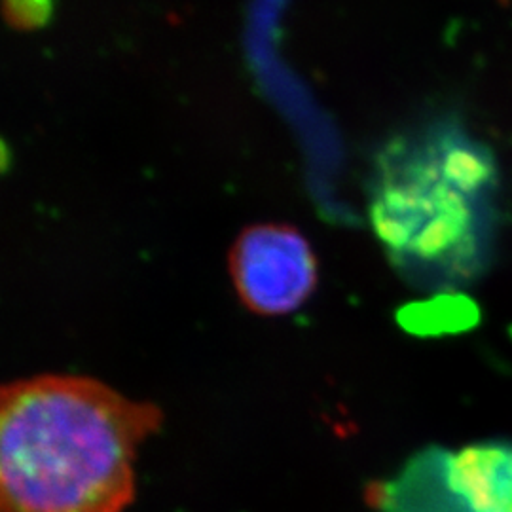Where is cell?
<instances>
[{
	"label": "cell",
	"mask_w": 512,
	"mask_h": 512,
	"mask_svg": "<svg viewBox=\"0 0 512 512\" xmlns=\"http://www.w3.org/2000/svg\"><path fill=\"white\" fill-rule=\"evenodd\" d=\"M382 512H463L446 480V450L429 448L410 459L401 475L380 484Z\"/></svg>",
	"instance_id": "5b68a950"
},
{
	"label": "cell",
	"mask_w": 512,
	"mask_h": 512,
	"mask_svg": "<svg viewBox=\"0 0 512 512\" xmlns=\"http://www.w3.org/2000/svg\"><path fill=\"white\" fill-rule=\"evenodd\" d=\"M164 412L86 376L2 387L0 512H126L135 461Z\"/></svg>",
	"instance_id": "6da1fadb"
},
{
	"label": "cell",
	"mask_w": 512,
	"mask_h": 512,
	"mask_svg": "<svg viewBox=\"0 0 512 512\" xmlns=\"http://www.w3.org/2000/svg\"><path fill=\"white\" fill-rule=\"evenodd\" d=\"M478 311L469 298L448 294V296H437L435 300L423 304L421 308L412 310V323H423V330H463L475 325Z\"/></svg>",
	"instance_id": "8992f818"
},
{
	"label": "cell",
	"mask_w": 512,
	"mask_h": 512,
	"mask_svg": "<svg viewBox=\"0 0 512 512\" xmlns=\"http://www.w3.org/2000/svg\"><path fill=\"white\" fill-rule=\"evenodd\" d=\"M499 171L467 131L435 122L380 148L368 217L391 264L423 289H452L484 272L492 251Z\"/></svg>",
	"instance_id": "7a4b0ae2"
},
{
	"label": "cell",
	"mask_w": 512,
	"mask_h": 512,
	"mask_svg": "<svg viewBox=\"0 0 512 512\" xmlns=\"http://www.w3.org/2000/svg\"><path fill=\"white\" fill-rule=\"evenodd\" d=\"M230 275L247 310L279 317L300 310L317 289V256L289 224H255L230 251Z\"/></svg>",
	"instance_id": "3957f363"
},
{
	"label": "cell",
	"mask_w": 512,
	"mask_h": 512,
	"mask_svg": "<svg viewBox=\"0 0 512 512\" xmlns=\"http://www.w3.org/2000/svg\"><path fill=\"white\" fill-rule=\"evenodd\" d=\"M446 480L463 512H512V444L446 450Z\"/></svg>",
	"instance_id": "277c9868"
},
{
	"label": "cell",
	"mask_w": 512,
	"mask_h": 512,
	"mask_svg": "<svg viewBox=\"0 0 512 512\" xmlns=\"http://www.w3.org/2000/svg\"><path fill=\"white\" fill-rule=\"evenodd\" d=\"M6 21L19 31L44 27L54 14V0H4Z\"/></svg>",
	"instance_id": "52a82bcc"
}]
</instances>
